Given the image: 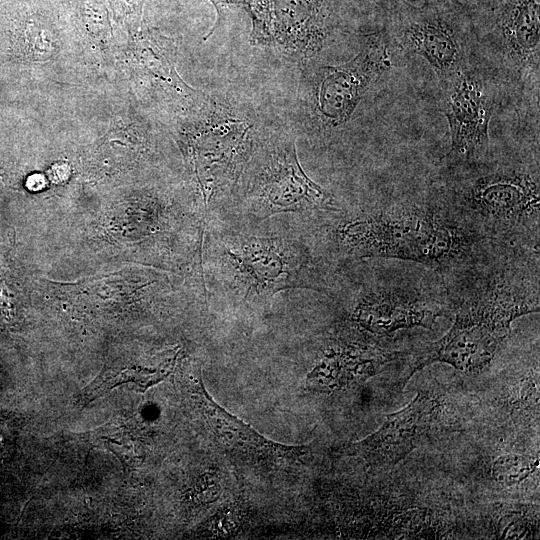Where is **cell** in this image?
I'll return each mask as SVG.
<instances>
[{
    "instance_id": "6da1fadb",
    "label": "cell",
    "mask_w": 540,
    "mask_h": 540,
    "mask_svg": "<svg viewBox=\"0 0 540 540\" xmlns=\"http://www.w3.org/2000/svg\"><path fill=\"white\" fill-rule=\"evenodd\" d=\"M338 221L336 245L352 259L388 258L442 271L472 270L493 259L499 245L446 200L381 206Z\"/></svg>"
},
{
    "instance_id": "7c38bea8",
    "label": "cell",
    "mask_w": 540,
    "mask_h": 540,
    "mask_svg": "<svg viewBox=\"0 0 540 540\" xmlns=\"http://www.w3.org/2000/svg\"><path fill=\"white\" fill-rule=\"evenodd\" d=\"M437 402L424 392L401 410L387 415L382 426L350 446L354 455L373 466L395 465L410 454L430 430Z\"/></svg>"
},
{
    "instance_id": "e0dca14e",
    "label": "cell",
    "mask_w": 540,
    "mask_h": 540,
    "mask_svg": "<svg viewBox=\"0 0 540 540\" xmlns=\"http://www.w3.org/2000/svg\"><path fill=\"white\" fill-rule=\"evenodd\" d=\"M217 8L218 14L220 15L221 11L229 6L234 5H244L246 9L249 8L253 0H210Z\"/></svg>"
},
{
    "instance_id": "3957f363",
    "label": "cell",
    "mask_w": 540,
    "mask_h": 540,
    "mask_svg": "<svg viewBox=\"0 0 540 540\" xmlns=\"http://www.w3.org/2000/svg\"><path fill=\"white\" fill-rule=\"evenodd\" d=\"M540 191L538 171L500 166L459 180L449 201L499 245L528 239L538 243Z\"/></svg>"
},
{
    "instance_id": "4fadbf2b",
    "label": "cell",
    "mask_w": 540,
    "mask_h": 540,
    "mask_svg": "<svg viewBox=\"0 0 540 540\" xmlns=\"http://www.w3.org/2000/svg\"><path fill=\"white\" fill-rule=\"evenodd\" d=\"M194 395L200 415L212 437L233 453L254 461L267 462L296 460L303 455V447L269 440L219 406L207 393L201 378L195 382Z\"/></svg>"
},
{
    "instance_id": "277c9868",
    "label": "cell",
    "mask_w": 540,
    "mask_h": 540,
    "mask_svg": "<svg viewBox=\"0 0 540 540\" xmlns=\"http://www.w3.org/2000/svg\"><path fill=\"white\" fill-rule=\"evenodd\" d=\"M245 170V200L262 219L287 212H341L334 197L305 174L292 139L266 144Z\"/></svg>"
},
{
    "instance_id": "7a4b0ae2",
    "label": "cell",
    "mask_w": 540,
    "mask_h": 540,
    "mask_svg": "<svg viewBox=\"0 0 540 540\" xmlns=\"http://www.w3.org/2000/svg\"><path fill=\"white\" fill-rule=\"evenodd\" d=\"M464 285L454 299L452 327L421 351L404 383L435 362L466 374L482 371L510 334L512 321L539 311L538 270L529 273L510 259L478 266L468 272Z\"/></svg>"
},
{
    "instance_id": "2e32d148",
    "label": "cell",
    "mask_w": 540,
    "mask_h": 540,
    "mask_svg": "<svg viewBox=\"0 0 540 540\" xmlns=\"http://www.w3.org/2000/svg\"><path fill=\"white\" fill-rule=\"evenodd\" d=\"M535 465L520 455H506L495 461L493 473L499 481L514 484L526 478Z\"/></svg>"
},
{
    "instance_id": "5b68a950",
    "label": "cell",
    "mask_w": 540,
    "mask_h": 540,
    "mask_svg": "<svg viewBox=\"0 0 540 540\" xmlns=\"http://www.w3.org/2000/svg\"><path fill=\"white\" fill-rule=\"evenodd\" d=\"M388 22L394 43L426 60L439 84L467 68L469 18L452 0H425L422 6L401 2Z\"/></svg>"
},
{
    "instance_id": "8992f818",
    "label": "cell",
    "mask_w": 540,
    "mask_h": 540,
    "mask_svg": "<svg viewBox=\"0 0 540 540\" xmlns=\"http://www.w3.org/2000/svg\"><path fill=\"white\" fill-rule=\"evenodd\" d=\"M228 282L240 296H274L301 286L303 258L278 236L241 234L219 243Z\"/></svg>"
},
{
    "instance_id": "9a60e30c",
    "label": "cell",
    "mask_w": 540,
    "mask_h": 540,
    "mask_svg": "<svg viewBox=\"0 0 540 540\" xmlns=\"http://www.w3.org/2000/svg\"><path fill=\"white\" fill-rule=\"evenodd\" d=\"M175 360L161 363L155 369L130 367L119 372L103 371L89 386L84 389V399L92 401L102 393L125 383H131L141 392L162 381L173 368Z\"/></svg>"
},
{
    "instance_id": "30bf717a",
    "label": "cell",
    "mask_w": 540,
    "mask_h": 540,
    "mask_svg": "<svg viewBox=\"0 0 540 540\" xmlns=\"http://www.w3.org/2000/svg\"><path fill=\"white\" fill-rule=\"evenodd\" d=\"M441 111L448 121L449 156L472 162L488 146V127L493 111V95L484 79L465 68L440 84Z\"/></svg>"
},
{
    "instance_id": "ba28073f",
    "label": "cell",
    "mask_w": 540,
    "mask_h": 540,
    "mask_svg": "<svg viewBox=\"0 0 540 540\" xmlns=\"http://www.w3.org/2000/svg\"><path fill=\"white\" fill-rule=\"evenodd\" d=\"M354 296L351 320L374 335L418 326L431 329L448 309L437 291L407 280L372 283Z\"/></svg>"
},
{
    "instance_id": "52a82bcc",
    "label": "cell",
    "mask_w": 540,
    "mask_h": 540,
    "mask_svg": "<svg viewBox=\"0 0 540 540\" xmlns=\"http://www.w3.org/2000/svg\"><path fill=\"white\" fill-rule=\"evenodd\" d=\"M392 41L387 31L368 34L349 62L318 69L313 105L323 126L338 127L350 119L368 90L392 67Z\"/></svg>"
},
{
    "instance_id": "9c48e42d",
    "label": "cell",
    "mask_w": 540,
    "mask_h": 540,
    "mask_svg": "<svg viewBox=\"0 0 540 540\" xmlns=\"http://www.w3.org/2000/svg\"><path fill=\"white\" fill-rule=\"evenodd\" d=\"M539 0H474L469 19L488 34L496 53L521 80L539 82Z\"/></svg>"
},
{
    "instance_id": "8fae6325",
    "label": "cell",
    "mask_w": 540,
    "mask_h": 540,
    "mask_svg": "<svg viewBox=\"0 0 540 540\" xmlns=\"http://www.w3.org/2000/svg\"><path fill=\"white\" fill-rule=\"evenodd\" d=\"M252 144L251 124L212 106V116L196 144L195 170L205 202L239 179Z\"/></svg>"
},
{
    "instance_id": "5bb4252c",
    "label": "cell",
    "mask_w": 540,
    "mask_h": 540,
    "mask_svg": "<svg viewBox=\"0 0 540 540\" xmlns=\"http://www.w3.org/2000/svg\"><path fill=\"white\" fill-rule=\"evenodd\" d=\"M388 352L371 344H344L330 347L308 375V382L318 390H335L376 374L393 360Z\"/></svg>"
}]
</instances>
